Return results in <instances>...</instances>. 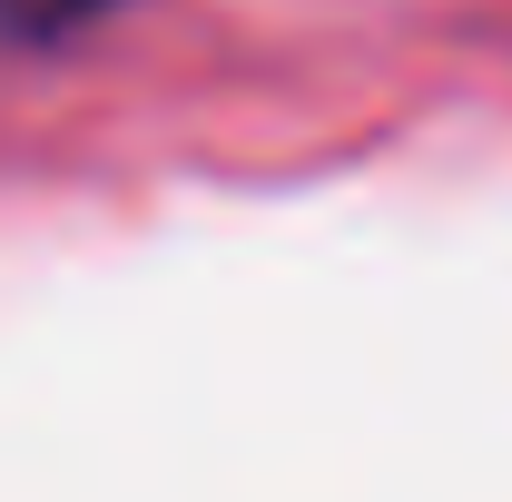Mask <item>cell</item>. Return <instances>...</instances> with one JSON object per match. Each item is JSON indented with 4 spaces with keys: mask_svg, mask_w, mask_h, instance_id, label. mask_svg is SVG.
<instances>
[{
    "mask_svg": "<svg viewBox=\"0 0 512 502\" xmlns=\"http://www.w3.org/2000/svg\"><path fill=\"white\" fill-rule=\"evenodd\" d=\"M109 10H128V0H0V40H10V50H50V40L99 30Z\"/></svg>",
    "mask_w": 512,
    "mask_h": 502,
    "instance_id": "obj_1",
    "label": "cell"
}]
</instances>
